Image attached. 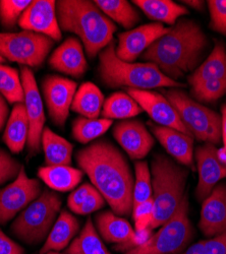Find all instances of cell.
Segmentation results:
<instances>
[{"label":"cell","mask_w":226,"mask_h":254,"mask_svg":"<svg viewBox=\"0 0 226 254\" xmlns=\"http://www.w3.org/2000/svg\"><path fill=\"white\" fill-rule=\"evenodd\" d=\"M81 171L119 217L133 211L134 175L121 152L107 139H99L75 154Z\"/></svg>","instance_id":"cell-1"},{"label":"cell","mask_w":226,"mask_h":254,"mask_svg":"<svg viewBox=\"0 0 226 254\" xmlns=\"http://www.w3.org/2000/svg\"><path fill=\"white\" fill-rule=\"evenodd\" d=\"M8 113H9V108L6 103V100L1 94H0V131L3 129L4 125H6Z\"/></svg>","instance_id":"cell-44"},{"label":"cell","mask_w":226,"mask_h":254,"mask_svg":"<svg viewBox=\"0 0 226 254\" xmlns=\"http://www.w3.org/2000/svg\"><path fill=\"white\" fill-rule=\"evenodd\" d=\"M56 14L60 29L77 35L90 58L111 43L117 29L94 1L88 0H59Z\"/></svg>","instance_id":"cell-3"},{"label":"cell","mask_w":226,"mask_h":254,"mask_svg":"<svg viewBox=\"0 0 226 254\" xmlns=\"http://www.w3.org/2000/svg\"><path fill=\"white\" fill-rule=\"evenodd\" d=\"M221 113V138L223 140L224 147H226V104L222 105Z\"/></svg>","instance_id":"cell-46"},{"label":"cell","mask_w":226,"mask_h":254,"mask_svg":"<svg viewBox=\"0 0 226 254\" xmlns=\"http://www.w3.org/2000/svg\"><path fill=\"white\" fill-rule=\"evenodd\" d=\"M196 160L199 172L196 196L199 201H204L217 183L226 177V167L218 160L216 146L211 143H205L198 147L196 150Z\"/></svg>","instance_id":"cell-17"},{"label":"cell","mask_w":226,"mask_h":254,"mask_svg":"<svg viewBox=\"0 0 226 254\" xmlns=\"http://www.w3.org/2000/svg\"><path fill=\"white\" fill-rule=\"evenodd\" d=\"M46 254H69V253H59V252H56V251H50Z\"/></svg>","instance_id":"cell-49"},{"label":"cell","mask_w":226,"mask_h":254,"mask_svg":"<svg viewBox=\"0 0 226 254\" xmlns=\"http://www.w3.org/2000/svg\"><path fill=\"white\" fill-rule=\"evenodd\" d=\"M212 79H226V51L221 42H216L208 58L191 73L189 83L193 87Z\"/></svg>","instance_id":"cell-26"},{"label":"cell","mask_w":226,"mask_h":254,"mask_svg":"<svg viewBox=\"0 0 226 254\" xmlns=\"http://www.w3.org/2000/svg\"><path fill=\"white\" fill-rule=\"evenodd\" d=\"M179 254H206L204 246V241H200L192 246H190L188 249L182 251Z\"/></svg>","instance_id":"cell-45"},{"label":"cell","mask_w":226,"mask_h":254,"mask_svg":"<svg viewBox=\"0 0 226 254\" xmlns=\"http://www.w3.org/2000/svg\"><path fill=\"white\" fill-rule=\"evenodd\" d=\"M20 78L24 89V104L29 120L28 152L29 157L37 156L40 152L41 138L44 130L45 113L34 72L30 67H20Z\"/></svg>","instance_id":"cell-11"},{"label":"cell","mask_w":226,"mask_h":254,"mask_svg":"<svg viewBox=\"0 0 226 254\" xmlns=\"http://www.w3.org/2000/svg\"><path fill=\"white\" fill-rule=\"evenodd\" d=\"M48 63L52 69L76 78L83 76L88 69L83 44L75 37L67 39L57 47Z\"/></svg>","instance_id":"cell-20"},{"label":"cell","mask_w":226,"mask_h":254,"mask_svg":"<svg viewBox=\"0 0 226 254\" xmlns=\"http://www.w3.org/2000/svg\"><path fill=\"white\" fill-rule=\"evenodd\" d=\"M199 228L210 238L226 230V183L216 185L203 201Z\"/></svg>","instance_id":"cell-19"},{"label":"cell","mask_w":226,"mask_h":254,"mask_svg":"<svg viewBox=\"0 0 226 254\" xmlns=\"http://www.w3.org/2000/svg\"><path fill=\"white\" fill-rule=\"evenodd\" d=\"M95 224L100 236L108 243L117 244L118 251H128L140 245V239L132 225L113 211H101L95 217Z\"/></svg>","instance_id":"cell-18"},{"label":"cell","mask_w":226,"mask_h":254,"mask_svg":"<svg viewBox=\"0 0 226 254\" xmlns=\"http://www.w3.org/2000/svg\"><path fill=\"white\" fill-rule=\"evenodd\" d=\"M128 93L140 105L143 111L148 113L154 122L194 137L181 121L175 108L163 95L157 92L138 89H128Z\"/></svg>","instance_id":"cell-13"},{"label":"cell","mask_w":226,"mask_h":254,"mask_svg":"<svg viewBox=\"0 0 226 254\" xmlns=\"http://www.w3.org/2000/svg\"><path fill=\"white\" fill-rule=\"evenodd\" d=\"M170 28L162 24L152 23L143 25L118 35V44L115 52L117 57L126 62L133 63L140 55H143L155 41L166 35Z\"/></svg>","instance_id":"cell-15"},{"label":"cell","mask_w":226,"mask_h":254,"mask_svg":"<svg viewBox=\"0 0 226 254\" xmlns=\"http://www.w3.org/2000/svg\"><path fill=\"white\" fill-rule=\"evenodd\" d=\"M53 45L49 37L30 31L0 33V56L27 67L42 66Z\"/></svg>","instance_id":"cell-9"},{"label":"cell","mask_w":226,"mask_h":254,"mask_svg":"<svg viewBox=\"0 0 226 254\" xmlns=\"http://www.w3.org/2000/svg\"><path fill=\"white\" fill-rule=\"evenodd\" d=\"M0 254H25V250L0 230Z\"/></svg>","instance_id":"cell-43"},{"label":"cell","mask_w":226,"mask_h":254,"mask_svg":"<svg viewBox=\"0 0 226 254\" xmlns=\"http://www.w3.org/2000/svg\"><path fill=\"white\" fill-rule=\"evenodd\" d=\"M38 177L50 189L67 192L80 183L84 172L71 166H44L39 168Z\"/></svg>","instance_id":"cell-24"},{"label":"cell","mask_w":226,"mask_h":254,"mask_svg":"<svg viewBox=\"0 0 226 254\" xmlns=\"http://www.w3.org/2000/svg\"><path fill=\"white\" fill-rule=\"evenodd\" d=\"M183 3H186L189 6H192L193 8L202 11L204 10V1H201V0H186V1H182Z\"/></svg>","instance_id":"cell-47"},{"label":"cell","mask_w":226,"mask_h":254,"mask_svg":"<svg viewBox=\"0 0 226 254\" xmlns=\"http://www.w3.org/2000/svg\"><path fill=\"white\" fill-rule=\"evenodd\" d=\"M105 203L104 197L98 191V190L94 187L92 191L89 193V195L86 197L84 202L78 207V209L75 211L76 215H90L94 211L99 210L100 208L103 207Z\"/></svg>","instance_id":"cell-40"},{"label":"cell","mask_w":226,"mask_h":254,"mask_svg":"<svg viewBox=\"0 0 226 254\" xmlns=\"http://www.w3.org/2000/svg\"><path fill=\"white\" fill-rule=\"evenodd\" d=\"M105 99L95 83L87 81L81 83L72 104V110L81 117L97 119L103 108Z\"/></svg>","instance_id":"cell-25"},{"label":"cell","mask_w":226,"mask_h":254,"mask_svg":"<svg viewBox=\"0 0 226 254\" xmlns=\"http://www.w3.org/2000/svg\"><path fill=\"white\" fill-rule=\"evenodd\" d=\"M194 230L189 219L188 195L183 197L173 216L143 244L123 254H179L192 242Z\"/></svg>","instance_id":"cell-7"},{"label":"cell","mask_w":226,"mask_h":254,"mask_svg":"<svg viewBox=\"0 0 226 254\" xmlns=\"http://www.w3.org/2000/svg\"><path fill=\"white\" fill-rule=\"evenodd\" d=\"M2 138L12 154H19L24 150L29 138V120L24 103L13 106Z\"/></svg>","instance_id":"cell-22"},{"label":"cell","mask_w":226,"mask_h":254,"mask_svg":"<svg viewBox=\"0 0 226 254\" xmlns=\"http://www.w3.org/2000/svg\"><path fill=\"white\" fill-rule=\"evenodd\" d=\"M143 112L140 105L129 95L122 92L113 93L104 102L101 115L106 119H129Z\"/></svg>","instance_id":"cell-30"},{"label":"cell","mask_w":226,"mask_h":254,"mask_svg":"<svg viewBox=\"0 0 226 254\" xmlns=\"http://www.w3.org/2000/svg\"><path fill=\"white\" fill-rule=\"evenodd\" d=\"M151 171L147 162L135 164V183L133 192V207L152 198Z\"/></svg>","instance_id":"cell-34"},{"label":"cell","mask_w":226,"mask_h":254,"mask_svg":"<svg viewBox=\"0 0 226 254\" xmlns=\"http://www.w3.org/2000/svg\"><path fill=\"white\" fill-rule=\"evenodd\" d=\"M69 254H110L105 245L97 234L94 224L89 218L84 228L81 229L67 249Z\"/></svg>","instance_id":"cell-31"},{"label":"cell","mask_w":226,"mask_h":254,"mask_svg":"<svg viewBox=\"0 0 226 254\" xmlns=\"http://www.w3.org/2000/svg\"><path fill=\"white\" fill-rule=\"evenodd\" d=\"M112 134L133 160L145 158L154 145V138L140 120H126L115 124Z\"/></svg>","instance_id":"cell-16"},{"label":"cell","mask_w":226,"mask_h":254,"mask_svg":"<svg viewBox=\"0 0 226 254\" xmlns=\"http://www.w3.org/2000/svg\"><path fill=\"white\" fill-rule=\"evenodd\" d=\"M133 3L140 7L150 19L159 24L165 23L174 26L180 16L189 13L183 5L171 0H134Z\"/></svg>","instance_id":"cell-28"},{"label":"cell","mask_w":226,"mask_h":254,"mask_svg":"<svg viewBox=\"0 0 226 254\" xmlns=\"http://www.w3.org/2000/svg\"><path fill=\"white\" fill-rule=\"evenodd\" d=\"M93 188L94 186L92 184L84 183L71 193V195L68 198V205L74 214H75V211L78 209L81 203L84 202V200L92 191Z\"/></svg>","instance_id":"cell-41"},{"label":"cell","mask_w":226,"mask_h":254,"mask_svg":"<svg viewBox=\"0 0 226 254\" xmlns=\"http://www.w3.org/2000/svg\"><path fill=\"white\" fill-rule=\"evenodd\" d=\"M206 254H226V230L220 234L204 240Z\"/></svg>","instance_id":"cell-42"},{"label":"cell","mask_w":226,"mask_h":254,"mask_svg":"<svg viewBox=\"0 0 226 254\" xmlns=\"http://www.w3.org/2000/svg\"><path fill=\"white\" fill-rule=\"evenodd\" d=\"M217 157L220 163L226 167V147H221V149L217 150Z\"/></svg>","instance_id":"cell-48"},{"label":"cell","mask_w":226,"mask_h":254,"mask_svg":"<svg viewBox=\"0 0 226 254\" xmlns=\"http://www.w3.org/2000/svg\"><path fill=\"white\" fill-rule=\"evenodd\" d=\"M61 207V198L48 189L31 202L10 227L12 235L29 245L46 240Z\"/></svg>","instance_id":"cell-6"},{"label":"cell","mask_w":226,"mask_h":254,"mask_svg":"<svg viewBox=\"0 0 226 254\" xmlns=\"http://www.w3.org/2000/svg\"><path fill=\"white\" fill-rule=\"evenodd\" d=\"M22 168L23 166L17 160L0 147V185L15 180Z\"/></svg>","instance_id":"cell-38"},{"label":"cell","mask_w":226,"mask_h":254,"mask_svg":"<svg viewBox=\"0 0 226 254\" xmlns=\"http://www.w3.org/2000/svg\"><path fill=\"white\" fill-rule=\"evenodd\" d=\"M114 40L99 54L98 72L109 88L150 90L155 88H183L184 84L166 76L153 63H131L120 60L115 52Z\"/></svg>","instance_id":"cell-4"},{"label":"cell","mask_w":226,"mask_h":254,"mask_svg":"<svg viewBox=\"0 0 226 254\" xmlns=\"http://www.w3.org/2000/svg\"><path fill=\"white\" fill-rule=\"evenodd\" d=\"M0 94L10 104L24 103L23 83L17 69L0 64Z\"/></svg>","instance_id":"cell-33"},{"label":"cell","mask_w":226,"mask_h":254,"mask_svg":"<svg viewBox=\"0 0 226 254\" xmlns=\"http://www.w3.org/2000/svg\"><path fill=\"white\" fill-rule=\"evenodd\" d=\"M41 145L45 156L46 166H70L74 145L52 131L49 127H44L41 138Z\"/></svg>","instance_id":"cell-27"},{"label":"cell","mask_w":226,"mask_h":254,"mask_svg":"<svg viewBox=\"0 0 226 254\" xmlns=\"http://www.w3.org/2000/svg\"><path fill=\"white\" fill-rule=\"evenodd\" d=\"M112 125V120L101 118L90 119L86 117H77L73 122V137L80 143H90L103 135Z\"/></svg>","instance_id":"cell-32"},{"label":"cell","mask_w":226,"mask_h":254,"mask_svg":"<svg viewBox=\"0 0 226 254\" xmlns=\"http://www.w3.org/2000/svg\"><path fill=\"white\" fill-rule=\"evenodd\" d=\"M207 47V36L195 20L180 18L143 53L142 58L176 81L199 67Z\"/></svg>","instance_id":"cell-2"},{"label":"cell","mask_w":226,"mask_h":254,"mask_svg":"<svg viewBox=\"0 0 226 254\" xmlns=\"http://www.w3.org/2000/svg\"><path fill=\"white\" fill-rule=\"evenodd\" d=\"M94 3L108 18L125 29L134 28L141 19L139 11L126 0H96Z\"/></svg>","instance_id":"cell-29"},{"label":"cell","mask_w":226,"mask_h":254,"mask_svg":"<svg viewBox=\"0 0 226 254\" xmlns=\"http://www.w3.org/2000/svg\"><path fill=\"white\" fill-rule=\"evenodd\" d=\"M210 12V28L226 36V0H209L207 2Z\"/></svg>","instance_id":"cell-39"},{"label":"cell","mask_w":226,"mask_h":254,"mask_svg":"<svg viewBox=\"0 0 226 254\" xmlns=\"http://www.w3.org/2000/svg\"><path fill=\"white\" fill-rule=\"evenodd\" d=\"M76 87L75 81L56 74L46 75L42 81V91L49 117L59 127L67 122Z\"/></svg>","instance_id":"cell-12"},{"label":"cell","mask_w":226,"mask_h":254,"mask_svg":"<svg viewBox=\"0 0 226 254\" xmlns=\"http://www.w3.org/2000/svg\"><path fill=\"white\" fill-rule=\"evenodd\" d=\"M154 219L150 229L165 224L186 196L188 171L163 155H156L151 165Z\"/></svg>","instance_id":"cell-5"},{"label":"cell","mask_w":226,"mask_h":254,"mask_svg":"<svg viewBox=\"0 0 226 254\" xmlns=\"http://www.w3.org/2000/svg\"><path fill=\"white\" fill-rule=\"evenodd\" d=\"M30 0H1L0 1V23L7 30L12 31L19 17L31 4Z\"/></svg>","instance_id":"cell-35"},{"label":"cell","mask_w":226,"mask_h":254,"mask_svg":"<svg viewBox=\"0 0 226 254\" xmlns=\"http://www.w3.org/2000/svg\"><path fill=\"white\" fill-rule=\"evenodd\" d=\"M18 26L23 31L49 37L54 42L63 38L56 14V1L54 0H35L19 17Z\"/></svg>","instance_id":"cell-14"},{"label":"cell","mask_w":226,"mask_h":254,"mask_svg":"<svg viewBox=\"0 0 226 254\" xmlns=\"http://www.w3.org/2000/svg\"><path fill=\"white\" fill-rule=\"evenodd\" d=\"M4 61H5V59L2 56H0V64H1V63H3Z\"/></svg>","instance_id":"cell-50"},{"label":"cell","mask_w":226,"mask_h":254,"mask_svg":"<svg viewBox=\"0 0 226 254\" xmlns=\"http://www.w3.org/2000/svg\"><path fill=\"white\" fill-rule=\"evenodd\" d=\"M163 93L194 137L213 145L220 142L221 117L219 114L197 103L179 89H169Z\"/></svg>","instance_id":"cell-8"},{"label":"cell","mask_w":226,"mask_h":254,"mask_svg":"<svg viewBox=\"0 0 226 254\" xmlns=\"http://www.w3.org/2000/svg\"><path fill=\"white\" fill-rule=\"evenodd\" d=\"M133 219L135 222V231L142 232L150 229L154 219V203L153 199L142 202L133 207ZM151 230V229H150Z\"/></svg>","instance_id":"cell-37"},{"label":"cell","mask_w":226,"mask_h":254,"mask_svg":"<svg viewBox=\"0 0 226 254\" xmlns=\"http://www.w3.org/2000/svg\"><path fill=\"white\" fill-rule=\"evenodd\" d=\"M192 96L201 102L212 103L226 94V79H212L192 87Z\"/></svg>","instance_id":"cell-36"},{"label":"cell","mask_w":226,"mask_h":254,"mask_svg":"<svg viewBox=\"0 0 226 254\" xmlns=\"http://www.w3.org/2000/svg\"><path fill=\"white\" fill-rule=\"evenodd\" d=\"M151 131L166 152L186 167H193L194 137L176 129L148 122Z\"/></svg>","instance_id":"cell-21"},{"label":"cell","mask_w":226,"mask_h":254,"mask_svg":"<svg viewBox=\"0 0 226 254\" xmlns=\"http://www.w3.org/2000/svg\"><path fill=\"white\" fill-rule=\"evenodd\" d=\"M42 192V185L37 179L29 178L23 166L12 183L0 189V225H5L19 211H23Z\"/></svg>","instance_id":"cell-10"},{"label":"cell","mask_w":226,"mask_h":254,"mask_svg":"<svg viewBox=\"0 0 226 254\" xmlns=\"http://www.w3.org/2000/svg\"><path fill=\"white\" fill-rule=\"evenodd\" d=\"M79 229L78 220L69 213L63 210L55 221L48 237L46 238L40 254H46L50 251H60L71 244Z\"/></svg>","instance_id":"cell-23"}]
</instances>
